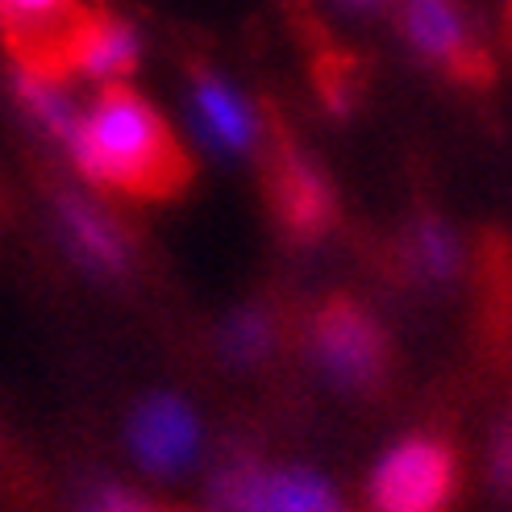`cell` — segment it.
Segmentation results:
<instances>
[{
	"label": "cell",
	"instance_id": "6da1fadb",
	"mask_svg": "<svg viewBox=\"0 0 512 512\" xmlns=\"http://www.w3.org/2000/svg\"><path fill=\"white\" fill-rule=\"evenodd\" d=\"M71 155L88 179L142 200H171L192 179L188 150L175 142L167 121L125 84H109L100 92L96 109L75 125Z\"/></svg>",
	"mask_w": 512,
	"mask_h": 512
},
{
	"label": "cell",
	"instance_id": "7a4b0ae2",
	"mask_svg": "<svg viewBox=\"0 0 512 512\" xmlns=\"http://www.w3.org/2000/svg\"><path fill=\"white\" fill-rule=\"evenodd\" d=\"M463 463L446 433H408L379 458L371 475L375 512H450Z\"/></svg>",
	"mask_w": 512,
	"mask_h": 512
},
{
	"label": "cell",
	"instance_id": "3957f363",
	"mask_svg": "<svg viewBox=\"0 0 512 512\" xmlns=\"http://www.w3.org/2000/svg\"><path fill=\"white\" fill-rule=\"evenodd\" d=\"M96 9L80 0H0V42L42 80H63L67 71H80V46Z\"/></svg>",
	"mask_w": 512,
	"mask_h": 512
},
{
	"label": "cell",
	"instance_id": "277c9868",
	"mask_svg": "<svg viewBox=\"0 0 512 512\" xmlns=\"http://www.w3.org/2000/svg\"><path fill=\"white\" fill-rule=\"evenodd\" d=\"M313 350L321 367L350 392H379L392 375V342L383 325L346 292H334L313 313Z\"/></svg>",
	"mask_w": 512,
	"mask_h": 512
},
{
	"label": "cell",
	"instance_id": "5b68a950",
	"mask_svg": "<svg viewBox=\"0 0 512 512\" xmlns=\"http://www.w3.org/2000/svg\"><path fill=\"white\" fill-rule=\"evenodd\" d=\"M400 25L413 50L471 92L496 88V59L458 0H400Z\"/></svg>",
	"mask_w": 512,
	"mask_h": 512
},
{
	"label": "cell",
	"instance_id": "8992f818",
	"mask_svg": "<svg viewBox=\"0 0 512 512\" xmlns=\"http://www.w3.org/2000/svg\"><path fill=\"white\" fill-rule=\"evenodd\" d=\"M271 209L296 242H321L338 221V196L325 171L288 134H279L271 155Z\"/></svg>",
	"mask_w": 512,
	"mask_h": 512
},
{
	"label": "cell",
	"instance_id": "52a82bcc",
	"mask_svg": "<svg viewBox=\"0 0 512 512\" xmlns=\"http://www.w3.org/2000/svg\"><path fill=\"white\" fill-rule=\"evenodd\" d=\"M475 342L492 371L512 367V238L483 229L475 242Z\"/></svg>",
	"mask_w": 512,
	"mask_h": 512
},
{
	"label": "cell",
	"instance_id": "ba28073f",
	"mask_svg": "<svg viewBox=\"0 0 512 512\" xmlns=\"http://www.w3.org/2000/svg\"><path fill=\"white\" fill-rule=\"evenodd\" d=\"M130 438L146 467L171 471L196 450V421L179 400H150L138 408Z\"/></svg>",
	"mask_w": 512,
	"mask_h": 512
},
{
	"label": "cell",
	"instance_id": "9c48e42d",
	"mask_svg": "<svg viewBox=\"0 0 512 512\" xmlns=\"http://www.w3.org/2000/svg\"><path fill=\"white\" fill-rule=\"evenodd\" d=\"M400 259L413 284L446 288L450 279L463 275V246H458L454 229L433 209L417 213V221L408 225V234L400 242Z\"/></svg>",
	"mask_w": 512,
	"mask_h": 512
},
{
	"label": "cell",
	"instance_id": "30bf717a",
	"mask_svg": "<svg viewBox=\"0 0 512 512\" xmlns=\"http://www.w3.org/2000/svg\"><path fill=\"white\" fill-rule=\"evenodd\" d=\"M134 63H138V34L117 13L96 9L80 46V71L117 80V75H130Z\"/></svg>",
	"mask_w": 512,
	"mask_h": 512
},
{
	"label": "cell",
	"instance_id": "8fae6325",
	"mask_svg": "<svg viewBox=\"0 0 512 512\" xmlns=\"http://www.w3.org/2000/svg\"><path fill=\"white\" fill-rule=\"evenodd\" d=\"M196 100H200L204 125H209V130H213L225 146H238V150L250 146V138H254L250 113L242 109V100L229 92L221 80H213V75H196Z\"/></svg>",
	"mask_w": 512,
	"mask_h": 512
},
{
	"label": "cell",
	"instance_id": "7c38bea8",
	"mask_svg": "<svg viewBox=\"0 0 512 512\" xmlns=\"http://www.w3.org/2000/svg\"><path fill=\"white\" fill-rule=\"evenodd\" d=\"M63 217H67V225H71L75 242H80V250L88 254L96 267H105V271H121V267H125L121 238L113 234V225H109L105 217L88 213V204H80L75 196L63 200Z\"/></svg>",
	"mask_w": 512,
	"mask_h": 512
},
{
	"label": "cell",
	"instance_id": "4fadbf2b",
	"mask_svg": "<svg viewBox=\"0 0 512 512\" xmlns=\"http://www.w3.org/2000/svg\"><path fill=\"white\" fill-rule=\"evenodd\" d=\"M17 92H21L25 105H30L46 121L50 134H59V138L71 142V134H75V125H80V121L67 113V100L55 92V80H42V75H34V71H21L17 75Z\"/></svg>",
	"mask_w": 512,
	"mask_h": 512
},
{
	"label": "cell",
	"instance_id": "5bb4252c",
	"mask_svg": "<svg viewBox=\"0 0 512 512\" xmlns=\"http://www.w3.org/2000/svg\"><path fill=\"white\" fill-rule=\"evenodd\" d=\"M317 75V92L329 105V113H350L354 105V88H358V59L354 55H342V50H329V55L317 59L313 67Z\"/></svg>",
	"mask_w": 512,
	"mask_h": 512
},
{
	"label": "cell",
	"instance_id": "9a60e30c",
	"mask_svg": "<svg viewBox=\"0 0 512 512\" xmlns=\"http://www.w3.org/2000/svg\"><path fill=\"white\" fill-rule=\"evenodd\" d=\"M488 479L504 504H512V400L500 408L492 421V442H488Z\"/></svg>",
	"mask_w": 512,
	"mask_h": 512
},
{
	"label": "cell",
	"instance_id": "2e32d148",
	"mask_svg": "<svg viewBox=\"0 0 512 512\" xmlns=\"http://www.w3.org/2000/svg\"><path fill=\"white\" fill-rule=\"evenodd\" d=\"M234 342H238V354H259L267 346V325L259 317H246L238 329H234Z\"/></svg>",
	"mask_w": 512,
	"mask_h": 512
},
{
	"label": "cell",
	"instance_id": "e0dca14e",
	"mask_svg": "<svg viewBox=\"0 0 512 512\" xmlns=\"http://www.w3.org/2000/svg\"><path fill=\"white\" fill-rule=\"evenodd\" d=\"M92 512H155V508L142 504V500H138V496H130V492L109 488V492H100V500L92 504Z\"/></svg>",
	"mask_w": 512,
	"mask_h": 512
},
{
	"label": "cell",
	"instance_id": "ac0fdd59",
	"mask_svg": "<svg viewBox=\"0 0 512 512\" xmlns=\"http://www.w3.org/2000/svg\"><path fill=\"white\" fill-rule=\"evenodd\" d=\"M500 30H504V42L512 50V0H504V9H500Z\"/></svg>",
	"mask_w": 512,
	"mask_h": 512
},
{
	"label": "cell",
	"instance_id": "d6986e66",
	"mask_svg": "<svg viewBox=\"0 0 512 512\" xmlns=\"http://www.w3.org/2000/svg\"><path fill=\"white\" fill-rule=\"evenodd\" d=\"M354 5H375V0H354Z\"/></svg>",
	"mask_w": 512,
	"mask_h": 512
},
{
	"label": "cell",
	"instance_id": "ffe728a7",
	"mask_svg": "<svg viewBox=\"0 0 512 512\" xmlns=\"http://www.w3.org/2000/svg\"><path fill=\"white\" fill-rule=\"evenodd\" d=\"M155 512H159V508H155Z\"/></svg>",
	"mask_w": 512,
	"mask_h": 512
}]
</instances>
